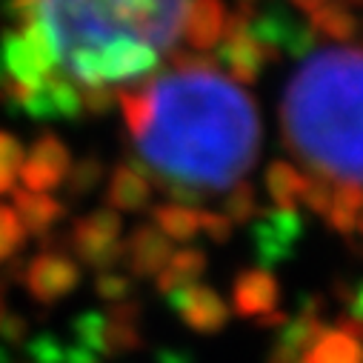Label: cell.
<instances>
[{
    "mask_svg": "<svg viewBox=\"0 0 363 363\" xmlns=\"http://www.w3.org/2000/svg\"><path fill=\"white\" fill-rule=\"evenodd\" d=\"M23 284L38 303L52 306L77 289L80 266L66 255V249H43L23 266Z\"/></svg>",
    "mask_w": 363,
    "mask_h": 363,
    "instance_id": "obj_7",
    "label": "cell"
},
{
    "mask_svg": "<svg viewBox=\"0 0 363 363\" xmlns=\"http://www.w3.org/2000/svg\"><path fill=\"white\" fill-rule=\"evenodd\" d=\"M143 309L138 301L109 303L106 309H86L72 320V332L77 335V343L95 352L101 360H118L129 357L143 349V332H140Z\"/></svg>",
    "mask_w": 363,
    "mask_h": 363,
    "instance_id": "obj_3",
    "label": "cell"
},
{
    "mask_svg": "<svg viewBox=\"0 0 363 363\" xmlns=\"http://www.w3.org/2000/svg\"><path fill=\"white\" fill-rule=\"evenodd\" d=\"M23 155H26V149L21 146V140L15 135L0 132V195L15 192V180L21 174Z\"/></svg>",
    "mask_w": 363,
    "mask_h": 363,
    "instance_id": "obj_23",
    "label": "cell"
},
{
    "mask_svg": "<svg viewBox=\"0 0 363 363\" xmlns=\"http://www.w3.org/2000/svg\"><path fill=\"white\" fill-rule=\"evenodd\" d=\"M60 363H106V360H101L95 352H89L86 346H66L63 343V354H60Z\"/></svg>",
    "mask_w": 363,
    "mask_h": 363,
    "instance_id": "obj_28",
    "label": "cell"
},
{
    "mask_svg": "<svg viewBox=\"0 0 363 363\" xmlns=\"http://www.w3.org/2000/svg\"><path fill=\"white\" fill-rule=\"evenodd\" d=\"M95 292L106 303H123V301H132L135 284H132L129 275H123V272L109 269V272H101V275L95 278Z\"/></svg>",
    "mask_w": 363,
    "mask_h": 363,
    "instance_id": "obj_25",
    "label": "cell"
},
{
    "mask_svg": "<svg viewBox=\"0 0 363 363\" xmlns=\"http://www.w3.org/2000/svg\"><path fill=\"white\" fill-rule=\"evenodd\" d=\"M172 257V240L155 223H138L123 240V263L132 278H155Z\"/></svg>",
    "mask_w": 363,
    "mask_h": 363,
    "instance_id": "obj_11",
    "label": "cell"
},
{
    "mask_svg": "<svg viewBox=\"0 0 363 363\" xmlns=\"http://www.w3.org/2000/svg\"><path fill=\"white\" fill-rule=\"evenodd\" d=\"M337 4H343L349 9H357V6H363V0H337Z\"/></svg>",
    "mask_w": 363,
    "mask_h": 363,
    "instance_id": "obj_30",
    "label": "cell"
},
{
    "mask_svg": "<svg viewBox=\"0 0 363 363\" xmlns=\"http://www.w3.org/2000/svg\"><path fill=\"white\" fill-rule=\"evenodd\" d=\"M26 243V232L15 215V209L0 203V266L9 263Z\"/></svg>",
    "mask_w": 363,
    "mask_h": 363,
    "instance_id": "obj_24",
    "label": "cell"
},
{
    "mask_svg": "<svg viewBox=\"0 0 363 363\" xmlns=\"http://www.w3.org/2000/svg\"><path fill=\"white\" fill-rule=\"evenodd\" d=\"M69 169H72V152H69V146L55 132H43L26 149L23 166H21V174L18 177L23 180L26 192L49 195L52 189L63 186Z\"/></svg>",
    "mask_w": 363,
    "mask_h": 363,
    "instance_id": "obj_8",
    "label": "cell"
},
{
    "mask_svg": "<svg viewBox=\"0 0 363 363\" xmlns=\"http://www.w3.org/2000/svg\"><path fill=\"white\" fill-rule=\"evenodd\" d=\"M243 4H252V0H243Z\"/></svg>",
    "mask_w": 363,
    "mask_h": 363,
    "instance_id": "obj_31",
    "label": "cell"
},
{
    "mask_svg": "<svg viewBox=\"0 0 363 363\" xmlns=\"http://www.w3.org/2000/svg\"><path fill=\"white\" fill-rule=\"evenodd\" d=\"M309 26L315 35L320 38H329V40H340V43H349L357 38L360 32V23H357V15L337 4V0H326V4L320 9H315L309 15Z\"/></svg>",
    "mask_w": 363,
    "mask_h": 363,
    "instance_id": "obj_17",
    "label": "cell"
},
{
    "mask_svg": "<svg viewBox=\"0 0 363 363\" xmlns=\"http://www.w3.org/2000/svg\"><path fill=\"white\" fill-rule=\"evenodd\" d=\"M232 220L223 215V212H201V232L212 240V243H218V246H223L229 238H232Z\"/></svg>",
    "mask_w": 363,
    "mask_h": 363,
    "instance_id": "obj_27",
    "label": "cell"
},
{
    "mask_svg": "<svg viewBox=\"0 0 363 363\" xmlns=\"http://www.w3.org/2000/svg\"><path fill=\"white\" fill-rule=\"evenodd\" d=\"M152 223L169 238V240H177V243H189L198 232H201V212L189 203H177V201H169V203H160L152 209Z\"/></svg>",
    "mask_w": 363,
    "mask_h": 363,
    "instance_id": "obj_16",
    "label": "cell"
},
{
    "mask_svg": "<svg viewBox=\"0 0 363 363\" xmlns=\"http://www.w3.org/2000/svg\"><path fill=\"white\" fill-rule=\"evenodd\" d=\"M104 174H106V166L101 157L95 155H86L80 157L77 163H72L66 180H63V186H66V201H83L92 195L101 184H104Z\"/></svg>",
    "mask_w": 363,
    "mask_h": 363,
    "instance_id": "obj_21",
    "label": "cell"
},
{
    "mask_svg": "<svg viewBox=\"0 0 363 363\" xmlns=\"http://www.w3.org/2000/svg\"><path fill=\"white\" fill-rule=\"evenodd\" d=\"M303 180L301 169H295L286 160H275L266 169V192L272 198V206L278 209H298L301 195H303Z\"/></svg>",
    "mask_w": 363,
    "mask_h": 363,
    "instance_id": "obj_19",
    "label": "cell"
},
{
    "mask_svg": "<svg viewBox=\"0 0 363 363\" xmlns=\"http://www.w3.org/2000/svg\"><path fill=\"white\" fill-rule=\"evenodd\" d=\"M118 104L129 160L177 203L229 192L257 160V104L209 57L174 55L157 77L121 89Z\"/></svg>",
    "mask_w": 363,
    "mask_h": 363,
    "instance_id": "obj_1",
    "label": "cell"
},
{
    "mask_svg": "<svg viewBox=\"0 0 363 363\" xmlns=\"http://www.w3.org/2000/svg\"><path fill=\"white\" fill-rule=\"evenodd\" d=\"M15 215L23 226L26 235L35 238H49V232L66 218V203L52 198V195H40V192H15Z\"/></svg>",
    "mask_w": 363,
    "mask_h": 363,
    "instance_id": "obj_14",
    "label": "cell"
},
{
    "mask_svg": "<svg viewBox=\"0 0 363 363\" xmlns=\"http://www.w3.org/2000/svg\"><path fill=\"white\" fill-rule=\"evenodd\" d=\"M292 4L301 9V12H306V15H312L315 9H320L323 4H326V0H292Z\"/></svg>",
    "mask_w": 363,
    "mask_h": 363,
    "instance_id": "obj_29",
    "label": "cell"
},
{
    "mask_svg": "<svg viewBox=\"0 0 363 363\" xmlns=\"http://www.w3.org/2000/svg\"><path fill=\"white\" fill-rule=\"evenodd\" d=\"M301 363H363V343L340 329H326Z\"/></svg>",
    "mask_w": 363,
    "mask_h": 363,
    "instance_id": "obj_18",
    "label": "cell"
},
{
    "mask_svg": "<svg viewBox=\"0 0 363 363\" xmlns=\"http://www.w3.org/2000/svg\"><path fill=\"white\" fill-rule=\"evenodd\" d=\"M66 240L80 263L98 272H109L123 260V220L112 209H98L74 220Z\"/></svg>",
    "mask_w": 363,
    "mask_h": 363,
    "instance_id": "obj_5",
    "label": "cell"
},
{
    "mask_svg": "<svg viewBox=\"0 0 363 363\" xmlns=\"http://www.w3.org/2000/svg\"><path fill=\"white\" fill-rule=\"evenodd\" d=\"M306 232L303 215L298 209H260L252 220V246L260 266H281L289 260Z\"/></svg>",
    "mask_w": 363,
    "mask_h": 363,
    "instance_id": "obj_6",
    "label": "cell"
},
{
    "mask_svg": "<svg viewBox=\"0 0 363 363\" xmlns=\"http://www.w3.org/2000/svg\"><path fill=\"white\" fill-rule=\"evenodd\" d=\"M252 4H240L226 18V32L220 38L218 49V66L235 80V83H255L269 63H275L272 52L263 46V40L252 32Z\"/></svg>",
    "mask_w": 363,
    "mask_h": 363,
    "instance_id": "obj_4",
    "label": "cell"
},
{
    "mask_svg": "<svg viewBox=\"0 0 363 363\" xmlns=\"http://www.w3.org/2000/svg\"><path fill=\"white\" fill-rule=\"evenodd\" d=\"M104 201L112 212H140L152 201V180L140 172V166L126 160L112 169Z\"/></svg>",
    "mask_w": 363,
    "mask_h": 363,
    "instance_id": "obj_12",
    "label": "cell"
},
{
    "mask_svg": "<svg viewBox=\"0 0 363 363\" xmlns=\"http://www.w3.org/2000/svg\"><path fill=\"white\" fill-rule=\"evenodd\" d=\"M226 6L223 0H195L186 23H184V40L189 49L195 52H209L220 43L223 32H226Z\"/></svg>",
    "mask_w": 363,
    "mask_h": 363,
    "instance_id": "obj_13",
    "label": "cell"
},
{
    "mask_svg": "<svg viewBox=\"0 0 363 363\" xmlns=\"http://www.w3.org/2000/svg\"><path fill=\"white\" fill-rule=\"evenodd\" d=\"M281 129L312 174L363 186V49L309 52L284 89Z\"/></svg>",
    "mask_w": 363,
    "mask_h": 363,
    "instance_id": "obj_2",
    "label": "cell"
},
{
    "mask_svg": "<svg viewBox=\"0 0 363 363\" xmlns=\"http://www.w3.org/2000/svg\"><path fill=\"white\" fill-rule=\"evenodd\" d=\"M332 192H335V184L320 174H306L303 180V195H301V203L315 212V215H326L329 212V203H332Z\"/></svg>",
    "mask_w": 363,
    "mask_h": 363,
    "instance_id": "obj_26",
    "label": "cell"
},
{
    "mask_svg": "<svg viewBox=\"0 0 363 363\" xmlns=\"http://www.w3.org/2000/svg\"><path fill=\"white\" fill-rule=\"evenodd\" d=\"M209 260L206 252L198 246H186V249H177L172 252V257L166 260V266L155 275V289L160 295H172L177 289H186L192 284L201 281V275L206 272Z\"/></svg>",
    "mask_w": 363,
    "mask_h": 363,
    "instance_id": "obj_15",
    "label": "cell"
},
{
    "mask_svg": "<svg viewBox=\"0 0 363 363\" xmlns=\"http://www.w3.org/2000/svg\"><path fill=\"white\" fill-rule=\"evenodd\" d=\"M360 212H363V186H354V184H335L332 203H329V212L323 215V220H326L335 232L352 235V232H357Z\"/></svg>",
    "mask_w": 363,
    "mask_h": 363,
    "instance_id": "obj_20",
    "label": "cell"
},
{
    "mask_svg": "<svg viewBox=\"0 0 363 363\" xmlns=\"http://www.w3.org/2000/svg\"><path fill=\"white\" fill-rule=\"evenodd\" d=\"M223 215L232 220V226H243L252 223L260 215V201H257V189L249 184V180H240L235 184L223 201Z\"/></svg>",
    "mask_w": 363,
    "mask_h": 363,
    "instance_id": "obj_22",
    "label": "cell"
},
{
    "mask_svg": "<svg viewBox=\"0 0 363 363\" xmlns=\"http://www.w3.org/2000/svg\"><path fill=\"white\" fill-rule=\"evenodd\" d=\"M281 303V284L263 266L243 269L232 284V306L240 318H266L272 312H278Z\"/></svg>",
    "mask_w": 363,
    "mask_h": 363,
    "instance_id": "obj_10",
    "label": "cell"
},
{
    "mask_svg": "<svg viewBox=\"0 0 363 363\" xmlns=\"http://www.w3.org/2000/svg\"><path fill=\"white\" fill-rule=\"evenodd\" d=\"M166 298H169V309L177 315V320L186 329H192L195 335H218L220 329H226V323L232 318L229 303L212 286L192 284V286L177 289Z\"/></svg>",
    "mask_w": 363,
    "mask_h": 363,
    "instance_id": "obj_9",
    "label": "cell"
}]
</instances>
